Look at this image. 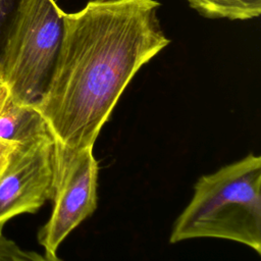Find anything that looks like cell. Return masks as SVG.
Instances as JSON below:
<instances>
[{"label":"cell","mask_w":261,"mask_h":261,"mask_svg":"<svg viewBox=\"0 0 261 261\" xmlns=\"http://www.w3.org/2000/svg\"><path fill=\"white\" fill-rule=\"evenodd\" d=\"M159 7L156 0H91L64 13L58 58L36 106L57 145L94 147L135 74L170 43Z\"/></svg>","instance_id":"cell-1"},{"label":"cell","mask_w":261,"mask_h":261,"mask_svg":"<svg viewBox=\"0 0 261 261\" xmlns=\"http://www.w3.org/2000/svg\"><path fill=\"white\" fill-rule=\"evenodd\" d=\"M64 13L55 0H21L0 57L9 99L36 107L52 77L60 51Z\"/></svg>","instance_id":"cell-3"},{"label":"cell","mask_w":261,"mask_h":261,"mask_svg":"<svg viewBox=\"0 0 261 261\" xmlns=\"http://www.w3.org/2000/svg\"><path fill=\"white\" fill-rule=\"evenodd\" d=\"M8 98H9L8 90H7L5 84L3 83V81L0 77V111L2 110V108L5 105Z\"/></svg>","instance_id":"cell-10"},{"label":"cell","mask_w":261,"mask_h":261,"mask_svg":"<svg viewBox=\"0 0 261 261\" xmlns=\"http://www.w3.org/2000/svg\"><path fill=\"white\" fill-rule=\"evenodd\" d=\"M0 261H63L57 254H43L20 248L2 232L0 226Z\"/></svg>","instance_id":"cell-8"},{"label":"cell","mask_w":261,"mask_h":261,"mask_svg":"<svg viewBox=\"0 0 261 261\" xmlns=\"http://www.w3.org/2000/svg\"><path fill=\"white\" fill-rule=\"evenodd\" d=\"M201 15L209 18L247 20L261 13V0H186Z\"/></svg>","instance_id":"cell-7"},{"label":"cell","mask_w":261,"mask_h":261,"mask_svg":"<svg viewBox=\"0 0 261 261\" xmlns=\"http://www.w3.org/2000/svg\"><path fill=\"white\" fill-rule=\"evenodd\" d=\"M21 0H0V57Z\"/></svg>","instance_id":"cell-9"},{"label":"cell","mask_w":261,"mask_h":261,"mask_svg":"<svg viewBox=\"0 0 261 261\" xmlns=\"http://www.w3.org/2000/svg\"><path fill=\"white\" fill-rule=\"evenodd\" d=\"M49 135L48 124L36 107L7 99L0 111V141L18 145Z\"/></svg>","instance_id":"cell-6"},{"label":"cell","mask_w":261,"mask_h":261,"mask_svg":"<svg viewBox=\"0 0 261 261\" xmlns=\"http://www.w3.org/2000/svg\"><path fill=\"white\" fill-rule=\"evenodd\" d=\"M55 170L51 135L11 147L0 169V226L19 214L37 212L51 200Z\"/></svg>","instance_id":"cell-5"},{"label":"cell","mask_w":261,"mask_h":261,"mask_svg":"<svg viewBox=\"0 0 261 261\" xmlns=\"http://www.w3.org/2000/svg\"><path fill=\"white\" fill-rule=\"evenodd\" d=\"M212 238L261 254V157L244 158L202 175L191 201L175 219L169 242Z\"/></svg>","instance_id":"cell-2"},{"label":"cell","mask_w":261,"mask_h":261,"mask_svg":"<svg viewBox=\"0 0 261 261\" xmlns=\"http://www.w3.org/2000/svg\"><path fill=\"white\" fill-rule=\"evenodd\" d=\"M56 170L52 211L39 229L44 252L57 254L61 243L97 208L99 165L93 148L68 149L55 143Z\"/></svg>","instance_id":"cell-4"}]
</instances>
